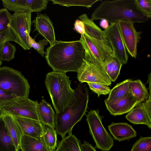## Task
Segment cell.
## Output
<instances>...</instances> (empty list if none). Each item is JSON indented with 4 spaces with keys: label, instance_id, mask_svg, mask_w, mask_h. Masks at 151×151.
<instances>
[{
    "label": "cell",
    "instance_id": "obj_8",
    "mask_svg": "<svg viewBox=\"0 0 151 151\" xmlns=\"http://www.w3.org/2000/svg\"><path fill=\"white\" fill-rule=\"evenodd\" d=\"M78 18L83 23L85 27L84 35L95 45L105 59L113 55L110 43L105 37L103 31L89 19L86 14L80 16Z\"/></svg>",
    "mask_w": 151,
    "mask_h": 151
},
{
    "label": "cell",
    "instance_id": "obj_22",
    "mask_svg": "<svg viewBox=\"0 0 151 151\" xmlns=\"http://www.w3.org/2000/svg\"><path fill=\"white\" fill-rule=\"evenodd\" d=\"M2 116L14 142L19 151L21 139L23 135L22 131L14 117L9 115Z\"/></svg>",
    "mask_w": 151,
    "mask_h": 151
},
{
    "label": "cell",
    "instance_id": "obj_17",
    "mask_svg": "<svg viewBox=\"0 0 151 151\" xmlns=\"http://www.w3.org/2000/svg\"><path fill=\"white\" fill-rule=\"evenodd\" d=\"M108 129L114 139L121 142L129 140L136 137V131L126 122H112L108 126Z\"/></svg>",
    "mask_w": 151,
    "mask_h": 151
},
{
    "label": "cell",
    "instance_id": "obj_42",
    "mask_svg": "<svg viewBox=\"0 0 151 151\" xmlns=\"http://www.w3.org/2000/svg\"><path fill=\"white\" fill-rule=\"evenodd\" d=\"M109 22L105 19H102L100 22V25L104 29L107 28L109 26Z\"/></svg>",
    "mask_w": 151,
    "mask_h": 151
},
{
    "label": "cell",
    "instance_id": "obj_5",
    "mask_svg": "<svg viewBox=\"0 0 151 151\" xmlns=\"http://www.w3.org/2000/svg\"><path fill=\"white\" fill-rule=\"evenodd\" d=\"M0 88L24 98H28L30 86L20 72L5 66L0 67Z\"/></svg>",
    "mask_w": 151,
    "mask_h": 151
},
{
    "label": "cell",
    "instance_id": "obj_36",
    "mask_svg": "<svg viewBox=\"0 0 151 151\" xmlns=\"http://www.w3.org/2000/svg\"><path fill=\"white\" fill-rule=\"evenodd\" d=\"M89 88L99 97L101 95L109 94L111 90L108 86L102 84L89 82L87 83Z\"/></svg>",
    "mask_w": 151,
    "mask_h": 151
},
{
    "label": "cell",
    "instance_id": "obj_21",
    "mask_svg": "<svg viewBox=\"0 0 151 151\" xmlns=\"http://www.w3.org/2000/svg\"><path fill=\"white\" fill-rule=\"evenodd\" d=\"M123 65L113 55L108 57L102 64V72L111 82L118 77Z\"/></svg>",
    "mask_w": 151,
    "mask_h": 151
},
{
    "label": "cell",
    "instance_id": "obj_23",
    "mask_svg": "<svg viewBox=\"0 0 151 151\" xmlns=\"http://www.w3.org/2000/svg\"><path fill=\"white\" fill-rule=\"evenodd\" d=\"M0 151H19L10 135L2 116L0 115Z\"/></svg>",
    "mask_w": 151,
    "mask_h": 151
},
{
    "label": "cell",
    "instance_id": "obj_39",
    "mask_svg": "<svg viewBox=\"0 0 151 151\" xmlns=\"http://www.w3.org/2000/svg\"><path fill=\"white\" fill-rule=\"evenodd\" d=\"M74 29L78 32L83 35L85 32V27L84 24L82 21L78 19H77L74 24Z\"/></svg>",
    "mask_w": 151,
    "mask_h": 151
},
{
    "label": "cell",
    "instance_id": "obj_31",
    "mask_svg": "<svg viewBox=\"0 0 151 151\" xmlns=\"http://www.w3.org/2000/svg\"><path fill=\"white\" fill-rule=\"evenodd\" d=\"M2 4L4 8L8 11H12L14 13H19L31 11L24 6L19 0H2Z\"/></svg>",
    "mask_w": 151,
    "mask_h": 151
},
{
    "label": "cell",
    "instance_id": "obj_18",
    "mask_svg": "<svg viewBox=\"0 0 151 151\" xmlns=\"http://www.w3.org/2000/svg\"><path fill=\"white\" fill-rule=\"evenodd\" d=\"M37 109L41 123L43 125L55 129V114L51 105L44 99H42L38 104Z\"/></svg>",
    "mask_w": 151,
    "mask_h": 151
},
{
    "label": "cell",
    "instance_id": "obj_4",
    "mask_svg": "<svg viewBox=\"0 0 151 151\" xmlns=\"http://www.w3.org/2000/svg\"><path fill=\"white\" fill-rule=\"evenodd\" d=\"M71 82L65 73L52 71L46 75L45 84L56 113L63 111L73 98L75 89L71 88Z\"/></svg>",
    "mask_w": 151,
    "mask_h": 151
},
{
    "label": "cell",
    "instance_id": "obj_26",
    "mask_svg": "<svg viewBox=\"0 0 151 151\" xmlns=\"http://www.w3.org/2000/svg\"><path fill=\"white\" fill-rule=\"evenodd\" d=\"M131 80L126 79L117 84L111 90L107 100L109 101H115L121 99L130 92L129 83Z\"/></svg>",
    "mask_w": 151,
    "mask_h": 151
},
{
    "label": "cell",
    "instance_id": "obj_29",
    "mask_svg": "<svg viewBox=\"0 0 151 151\" xmlns=\"http://www.w3.org/2000/svg\"><path fill=\"white\" fill-rule=\"evenodd\" d=\"M48 0H19L20 2L32 12H39L45 10Z\"/></svg>",
    "mask_w": 151,
    "mask_h": 151
},
{
    "label": "cell",
    "instance_id": "obj_9",
    "mask_svg": "<svg viewBox=\"0 0 151 151\" xmlns=\"http://www.w3.org/2000/svg\"><path fill=\"white\" fill-rule=\"evenodd\" d=\"M31 11L12 14L10 28L14 34L15 42L24 50H30L27 32L30 34L31 26Z\"/></svg>",
    "mask_w": 151,
    "mask_h": 151
},
{
    "label": "cell",
    "instance_id": "obj_3",
    "mask_svg": "<svg viewBox=\"0 0 151 151\" xmlns=\"http://www.w3.org/2000/svg\"><path fill=\"white\" fill-rule=\"evenodd\" d=\"M88 100V90L86 85L79 84L75 89L73 97L69 105L62 112L56 113L55 130L62 139L67 133H72L73 127L85 114Z\"/></svg>",
    "mask_w": 151,
    "mask_h": 151
},
{
    "label": "cell",
    "instance_id": "obj_43",
    "mask_svg": "<svg viewBox=\"0 0 151 151\" xmlns=\"http://www.w3.org/2000/svg\"><path fill=\"white\" fill-rule=\"evenodd\" d=\"M2 64V61L0 60V66Z\"/></svg>",
    "mask_w": 151,
    "mask_h": 151
},
{
    "label": "cell",
    "instance_id": "obj_7",
    "mask_svg": "<svg viewBox=\"0 0 151 151\" xmlns=\"http://www.w3.org/2000/svg\"><path fill=\"white\" fill-rule=\"evenodd\" d=\"M38 104L37 101L32 100L28 98H19L1 107L0 115H9L40 121L37 109Z\"/></svg>",
    "mask_w": 151,
    "mask_h": 151
},
{
    "label": "cell",
    "instance_id": "obj_13",
    "mask_svg": "<svg viewBox=\"0 0 151 151\" xmlns=\"http://www.w3.org/2000/svg\"><path fill=\"white\" fill-rule=\"evenodd\" d=\"M106 108L111 114L114 116L129 112L138 104L137 101L130 92L124 97L115 101L106 99Z\"/></svg>",
    "mask_w": 151,
    "mask_h": 151
},
{
    "label": "cell",
    "instance_id": "obj_30",
    "mask_svg": "<svg viewBox=\"0 0 151 151\" xmlns=\"http://www.w3.org/2000/svg\"><path fill=\"white\" fill-rule=\"evenodd\" d=\"M16 48L9 41L5 43L0 49V60L9 62L14 58Z\"/></svg>",
    "mask_w": 151,
    "mask_h": 151
},
{
    "label": "cell",
    "instance_id": "obj_33",
    "mask_svg": "<svg viewBox=\"0 0 151 151\" xmlns=\"http://www.w3.org/2000/svg\"><path fill=\"white\" fill-rule=\"evenodd\" d=\"M27 34L28 43L30 48H33L42 56L44 57V55L46 54V52L44 51V47L48 44V41L45 39L37 42L30 36L29 34L27 32Z\"/></svg>",
    "mask_w": 151,
    "mask_h": 151
},
{
    "label": "cell",
    "instance_id": "obj_19",
    "mask_svg": "<svg viewBox=\"0 0 151 151\" xmlns=\"http://www.w3.org/2000/svg\"><path fill=\"white\" fill-rule=\"evenodd\" d=\"M126 116V118L133 124H143L146 125L151 129V117L147 113L142 102L138 103Z\"/></svg>",
    "mask_w": 151,
    "mask_h": 151
},
{
    "label": "cell",
    "instance_id": "obj_41",
    "mask_svg": "<svg viewBox=\"0 0 151 151\" xmlns=\"http://www.w3.org/2000/svg\"><path fill=\"white\" fill-rule=\"evenodd\" d=\"M81 151H97L95 148L88 142L84 141L83 143L80 144Z\"/></svg>",
    "mask_w": 151,
    "mask_h": 151
},
{
    "label": "cell",
    "instance_id": "obj_38",
    "mask_svg": "<svg viewBox=\"0 0 151 151\" xmlns=\"http://www.w3.org/2000/svg\"><path fill=\"white\" fill-rule=\"evenodd\" d=\"M8 41H15L14 35L10 28L0 33V49L5 43Z\"/></svg>",
    "mask_w": 151,
    "mask_h": 151
},
{
    "label": "cell",
    "instance_id": "obj_27",
    "mask_svg": "<svg viewBox=\"0 0 151 151\" xmlns=\"http://www.w3.org/2000/svg\"><path fill=\"white\" fill-rule=\"evenodd\" d=\"M43 137L48 147L52 151H55L57 144V138L55 129L44 125Z\"/></svg>",
    "mask_w": 151,
    "mask_h": 151
},
{
    "label": "cell",
    "instance_id": "obj_16",
    "mask_svg": "<svg viewBox=\"0 0 151 151\" xmlns=\"http://www.w3.org/2000/svg\"><path fill=\"white\" fill-rule=\"evenodd\" d=\"M23 135L38 139L43 135L44 125L39 121L33 119L14 117Z\"/></svg>",
    "mask_w": 151,
    "mask_h": 151
},
{
    "label": "cell",
    "instance_id": "obj_35",
    "mask_svg": "<svg viewBox=\"0 0 151 151\" xmlns=\"http://www.w3.org/2000/svg\"><path fill=\"white\" fill-rule=\"evenodd\" d=\"M135 4L139 10L148 19L151 17V0H134Z\"/></svg>",
    "mask_w": 151,
    "mask_h": 151
},
{
    "label": "cell",
    "instance_id": "obj_2",
    "mask_svg": "<svg viewBox=\"0 0 151 151\" xmlns=\"http://www.w3.org/2000/svg\"><path fill=\"white\" fill-rule=\"evenodd\" d=\"M93 21L105 19L111 24L120 21L143 23L148 19L137 7L134 0H105L92 13Z\"/></svg>",
    "mask_w": 151,
    "mask_h": 151
},
{
    "label": "cell",
    "instance_id": "obj_20",
    "mask_svg": "<svg viewBox=\"0 0 151 151\" xmlns=\"http://www.w3.org/2000/svg\"><path fill=\"white\" fill-rule=\"evenodd\" d=\"M20 149L22 151H52L46 145L43 135L38 139L23 135Z\"/></svg>",
    "mask_w": 151,
    "mask_h": 151
},
{
    "label": "cell",
    "instance_id": "obj_11",
    "mask_svg": "<svg viewBox=\"0 0 151 151\" xmlns=\"http://www.w3.org/2000/svg\"><path fill=\"white\" fill-rule=\"evenodd\" d=\"M121 35L127 51L132 57L136 58L137 45L141 38L142 32L137 31L134 23L130 21H120L118 22Z\"/></svg>",
    "mask_w": 151,
    "mask_h": 151
},
{
    "label": "cell",
    "instance_id": "obj_15",
    "mask_svg": "<svg viewBox=\"0 0 151 151\" xmlns=\"http://www.w3.org/2000/svg\"><path fill=\"white\" fill-rule=\"evenodd\" d=\"M81 41L85 50L84 59L102 72V64L105 58L95 45L84 35H81Z\"/></svg>",
    "mask_w": 151,
    "mask_h": 151
},
{
    "label": "cell",
    "instance_id": "obj_6",
    "mask_svg": "<svg viewBox=\"0 0 151 151\" xmlns=\"http://www.w3.org/2000/svg\"><path fill=\"white\" fill-rule=\"evenodd\" d=\"M86 116L89 132L96 144L95 148L109 151L114 146V139L102 124L103 116L99 115L98 109L90 110Z\"/></svg>",
    "mask_w": 151,
    "mask_h": 151
},
{
    "label": "cell",
    "instance_id": "obj_12",
    "mask_svg": "<svg viewBox=\"0 0 151 151\" xmlns=\"http://www.w3.org/2000/svg\"><path fill=\"white\" fill-rule=\"evenodd\" d=\"M77 72V78L81 83H95L107 85H111L109 78L99 69L84 59Z\"/></svg>",
    "mask_w": 151,
    "mask_h": 151
},
{
    "label": "cell",
    "instance_id": "obj_1",
    "mask_svg": "<svg viewBox=\"0 0 151 151\" xmlns=\"http://www.w3.org/2000/svg\"><path fill=\"white\" fill-rule=\"evenodd\" d=\"M85 56L84 46L79 40L70 42L56 40L47 48L45 57L53 71L65 73L77 72Z\"/></svg>",
    "mask_w": 151,
    "mask_h": 151
},
{
    "label": "cell",
    "instance_id": "obj_37",
    "mask_svg": "<svg viewBox=\"0 0 151 151\" xmlns=\"http://www.w3.org/2000/svg\"><path fill=\"white\" fill-rule=\"evenodd\" d=\"M18 99L19 98L15 95L0 88V108L4 105Z\"/></svg>",
    "mask_w": 151,
    "mask_h": 151
},
{
    "label": "cell",
    "instance_id": "obj_40",
    "mask_svg": "<svg viewBox=\"0 0 151 151\" xmlns=\"http://www.w3.org/2000/svg\"><path fill=\"white\" fill-rule=\"evenodd\" d=\"M149 96L148 99L142 103L144 108L148 115L151 117V83H149Z\"/></svg>",
    "mask_w": 151,
    "mask_h": 151
},
{
    "label": "cell",
    "instance_id": "obj_14",
    "mask_svg": "<svg viewBox=\"0 0 151 151\" xmlns=\"http://www.w3.org/2000/svg\"><path fill=\"white\" fill-rule=\"evenodd\" d=\"M36 30L45 38L50 46L55 43V39L53 23L46 14H38L32 21Z\"/></svg>",
    "mask_w": 151,
    "mask_h": 151
},
{
    "label": "cell",
    "instance_id": "obj_32",
    "mask_svg": "<svg viewBox=\"0 0 151 151\" xmlns=\"http://www.w3.org/2000/svg\"><path fill=\"white\" fill-rule=\"evenodd\" d=\"M131 151H151V137L141 136L133 145Z\"/></svg>",
    "mask_w": 151,
    "mask_h": 151
},
{
    "label": "cell",
    "instance_id": "obj_25",
    "mask_svg": "<svg viewBox=\"0 0 151 151\" xmlns=\"http://www.w3.org/2000/svg\"><path fill=\"white\" fill-rule=\"evenodd\" d=\"M129 88L130 92L137 100L138 103L144 102L148 99L149 92L140 80H131L129 83Z\"/></svg>",
    "mask_w": 151,
    "mask_h": 151
},
{
    "label": "cell",
    "instance_id": "obj_24",
    "mask_svg": "<svg viewBox=\"0 0 151 151\" xmlns=\"http://www.w3.org/2000/svg\"><path fill=\"white\" fill-rule=\"evenodd\" d=\"M80 141L72 133L58 141L55 151H81Z\"/></svg>",
    "mask_w": 151,
    "mask_h": 151
},
{
    "label": "cell",
    "instance_id": "obj_34",
    "mask_svg": "<svg viewBox=\"0 0 151 151\" xmlns=\"http://www.w3.org/2000/svg\"><path fill=\"white\" fill-rule=\"evenodd\" d=\"M12 14L6 9H0V33L10 28Z\"/></svg>",
    "mask_w": 151,
    "mask_h": 151
},
{
    "label": "cell",
    "instance_id": "obj_28",
    "mask_svg": "<svg viewBox=\"0 0 151 151\" xmlns=\"http://www.w3.org/2000/svg\"><path fill=\"white\" fill-rule=\"evenodd\" d=\"M53 4H58L67 7L72 6H81L89 8L100 0H50Z\"/></svg>",
    "mask_w": 151,
    "mask_h": 151
},
{
    "label": "cell",
    "instance_id": "obj_10",
    "mask_svg": "<svg viewBox=\"0 0 151 151\" xmlns=\"http://www.w3.org/2000/svg\"><path fill=\"white\" fill-rule=\"evenodd\" d=\"M103 31L111 45L113 55L122 64H126L128 55L125 47L118 23H111Z\"/></svg>",
    "mask_w": 151,
    "mask_h": 151
}]
</instances>
